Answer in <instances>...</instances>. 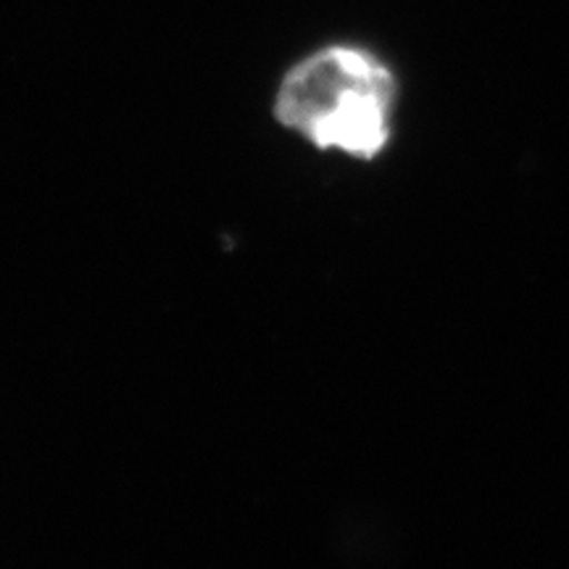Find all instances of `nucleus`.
Masks as SVG:
<instances>
[{"mask_svg":"<svg viewBox=\"0 0 569 569\" xmlns=\"http://www.w3.org/2000/svg\"><path fill=\"white\" fill-rule=\"evenodd\" d=\"M396 101V74L375 53L330 46L288 71L274 113L322 151L369 161L388 148Z\"/></svg>","mask_w":569,"mask_h":569,"instance_id":"nucleus-1","label":"nucleus"}]
</instances>
